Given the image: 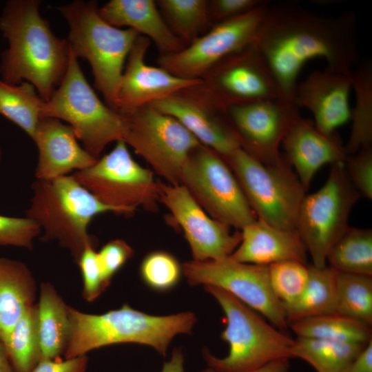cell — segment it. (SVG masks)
I'll return each mask as SVG.
<instances>
[{"mask_svg":"<svg viewBox=\"0 0 372 372\" xmlns=\"http://www.w3.org/2000/svg\"><path fill=\"white\" fill-rule=\"evenodd\" d=\"M254 44L270 70L280 98L293 102L299 74L308 61L323 59L326 70L347 75L360 62L353 12L326 17L293 3L268 6Z\"/></svg>","mask_w":372,"mask_h":372,"instance_id":"obj_1","label":"cell"},{"mask_svg":"<svg viewBox=\"0 0 372 372\" xmlns=\"http://www.w3.org/2000/svg\"><path fill=\"white\" fill-rule=\"evenodd\" d=\"M38 0H11L0 17V30L8 41L1 55L2 80L17 85L26 80L48 101L67 70L70 45L52 32L39 13Z\"/></svg>","mask_w":372,"mask_h":372,"instance_id":"obj_2","label":"cell"},{"mask_svg":"<svg viewBox=\"0 0 372 372\" xmlns=\"http://www.w3.org/2000/svg\"><path fill=\"white\" fill-rule=\"evenodd\" d=\"M70 334L65 359L119 343L148 345L165 355L174 338L191 334L196 315L184 311L168 316H153L128 304L102 314H88L68 307Z\"/></svg>","mask_w":372,"mask_h":372,"instance_id":"obj_3","label":"cell"},{"mask_svg":"<svg viewBox=\"0 0 372 372\" xmlns=\"http://www.w3.org/2000/svg\"><path fill=\"white\" fill-rule=\"evenodd\" d=\"M26 217L43 230V240H57L78 261L84 249L94 246L87 233L93 218L106 212L122 214L118 209L100 202L73 175L50 180L36 179Z\"/></svg>","mask_w":372,"mask_h":372,"instance_id":"obj_4","label":"cell"},{"mask_svg":"<svg viewBox=\"0 0 372 372\" xmlns=\"http://www.w3.org/2000/svg\"><path fill=\"white\" fill-rule=\"evenodd\" d=\"M59 10L69 25L68 41L72 52L77 59L87 60L94 87L105 103L116 110L124 64L140 34L130 28L108 24L100 17L94 1H74Z\"/></svg>","mask_w":372,"mask_h":372,"instance_id":"obj_5","label":"cell"},{"mask_svg":"<svg viewBox=\"0 0 372 372\" xmlns=\"http://www.w3.org/2000/svg\"><path fill=\"white\" fill-rule=\"evenodd\" d=\"M204 289L225 315L226 327L221 339L229 347L228 355L223 358L203 349L209 368L216 372H247L275 360L291 358L293 339L227 291L213 285H205Z\"/></svg>","mask_w":372,"mask_h":372,"instance_id":"obj_6","label":"cell"},{"mask_svg":"<svg viewBox=\"0 0 372 372\" xmlns=\"http://www.w3.org/2000/svg\"><path fill=\"white\" fill-rule=\"evenodd\" d=\"M45 117L66 121L83 148L96 159L109 143L124 141L127 130L126 116L100 100L70 48L65 74L45 103Z\"/></svg>","mask_w":372,"mask_h":372,"instance_id":"obj_7","label":"cell"},{"mask_svg":"<svg viewBox=\"0 0 372 372\" xmlns=\"http://www.w3.org/2000/svg\"><path fill=\"white\" fill-rule=\"evenodd\" d=\"M223 158L257 218L277 228L296 230L306 192L285 156L264 163L240 147Z\"/></svg>","mask_w":372,"mask_h":372,"instance_id":"obj_8","label":"cell"},{"mask_svg":"<svg viewBox=\"0 0 372 372\" xmlns=\"http://www.w3.org/2000/svg\"><path fill=\"white\" fill-rule=\"evenodd\" d=\"M72 175L100 202L123 215H132L138 207L158 211L162 183L133 159L124 141H117L94 165Z\"/></svg>","mask_w":372,"mask_h":372,"instance_id":"obj_9","label":"cell"},{"mask_svg":"<svg viewBox=\"0 0 372 372\" xmlns=\"http://www.w3.org/2000/svg\"><path fill=\"white\" fill-rule=\"evenodd\" d=\"M180 182L209 216L236 230L257 219L229 165L208 147L201 144L190 153Z\"/></svg>","mask_w":372,"mask_h":372,"instance_id":"obj_10","label":"cell"},{"mask_svg":"<svg viewBox=\"0 0 372 372\" xmlns=\"http://www.w3.org/2000/svg\"><path fill=\"white\" fill-rule=\"evenodd\" d=\"M360 196L351 183L343 162L331 165L322 187L303 198L296 230L314 266L327 265V254L349 227L350 211Z\"/></svg>","mask_w":372,"mask_h":372,"instance_id":"obj_11","label":"cell"},{"mask_svg":"<svg viewBox=\"0 0 372 372\" xmlns=\"http://www.w3.org/2000/svg\"><path fill=\"white\" fill-rule=\"evenodd\" d=\"M125 116V143L169 185H180L182 168L200 143L178 121L149 104Z\"/></svg>","mask_w":372,"mask_h":372,"instance_id":"obj_12","label":"cell"},{"mask_svg":"<svg viewBox=\"0 0 372 372\" xmlns=\"http://www.w3.org/2000/svg\"><path fill=\"white\" fill-rule=\"evenodd\" d=\"M192 286L218 287L268 319L285 332L288 328L283 304L273 293L269 267L237 262L229 256L220 260H190L182 265Z\"/></svg>","mask_w":372,"mask_h":372,"instance_id":"obj_13","label":"cell"},{"mask_svg":"<svg viewBox=\"0 0 372 372\" xmlns=\"http://www.w3.org/2000/svg\"><path fill=\"white\" fill-rule=\"evenodd\" d=\"M269 4L214 24L181 50L158 59L159 67L178 77L202 79L229 55L254 43Z\"/></svg>","mask_w":372,"mask_h":372,"instance_id":"obj_14","label":"cell"},{"mask_svg":"<svg viewBox=\"0 0 372 372\" xmlns=\"http://www.w3.org/2000/svg\"><path fill=\"white\" fill-rule=\"evenodd\" d=\"M240 148L264 163L279 161V147L293 125L301 117L293 101L267 99L227 107Z\"/></svg>","mask_w":372,"mask_h":372,"instance_id":"obj_15","label":"cell"},{"mask_svg":"<svg viewBox=\"0 0 372 372\" xmlns=\"http://www.w3.org/2000/svg\"><path fill=\"white\" fill-rule=\"evenodd\" d=\"M202 79L203 88L226 108L281 99L276 81L254 43L221 60Z\"/></svg>","mask_w":372,"mask_h":372,"instance_id":"obj_16","label":"cell"},{"mask_svg":"<svg viewBox=\"0 0 372 372\" xmlns=\"http://www.w3.org/2000/svg\"><path fill=\"white\" fill-rule=\"evenodd\" d=\"M202 83L149 105L176 118L200 144L225 157L240 148V143L227 108L218 103Z\"/></svg>","mask_w":372,"mask_h":372,"instance_id":"obj_17","label":"cell"},{"mask_svg":"<svg viewBox=\"0 0 372 372\" xmlns=\"http://www.w3.org/2000/svg\"><path fill=\"white\" fill-rule=\"evenodd\" d=\"M160 203L182 229L195 261L230 256L241 242L240 230L209 216L182 185L162 183Z\"/></svg>","mask_w":372,"mask_h":372,"instance_id":"obj_18","label":"cell"},{"mask_svg":"<svg viewBox=\"0 0 372 372\" xmlns=\"http://www.w3.org/2000/svg\"><path fill=\"white\" fill-rule=\"evenodd\" d=\"M149 45L148 38L139 35L127 56L116 104V110L122 114L203 83V79L178 77L161 67L147 65L145 56Z\"/></svg>","mask_w":372,"mask_h":372,"instance_id":"obj_19","label":"cell"},{"mask_svg":"<svg viewBox=\"0 0 372 372\" xmlns=\"http://www.w3.org/2000/svg\"><path fill=\"white\" fill-rule=\"evenodd\" d=\"M350 75L316 70L296 85L294 103L311 112L316 127L323 134L334 133L350 119Z\"/></svg>","mask_w":372,"mask_h":372,"instance_id":"obj_20","label":"cell"},{"mask_svg":"<svg viewBox=\"0 0 372 372\" xmlns=\"http://www.w3.org/2000/svg\"><path fill=\"white\" fill-rule=\"evenodd\" d=\"M282 144L285 157L294 167L305 192L322 166L343 163L348 156L336 132L323 134L313 121L302 117L289 130Z\"/></svg>","mask_w":372,"mask_h":372,"instance_id":"obj_21","label":"cell"},{"mask_svg":"<svg viewBox=\"0 0 372 372\" xmlns=\"http://www.w3.org/2000/svg\"><path fill=\"white\" fill-rule=\"evenodd\" d=\"M32 140L39 150L36 179L67 176L90 167L97 161L79 144L72 128L57 118H42Z\"/></svg>","mask_w":372,"mask_h":372,"instance_id":"obj_22","label":"cell"},{"mask_svg":"<svg viewBox=\"0 0 372 372\" xmlns=\"http://www.w3.org/2000/svg\"><path fill=\"white\" fill-rule=\"evenodd\" d=\"M240 231L241 242L229 256L237 262L265 266L285 260L307 262V251L296 230L277 228L257 218Z\"/></svg>","mask_w":372,"mask_h":372,"instance_id":"obj_23","label":"cell"},{"mask_svg":"<svg viewBox=\"0 0 372 372\" xmlns=\"http://www.w3.org/2000/svg\"><path fill=\"white\" fill-rule=\"evenodd\" d=\"M99 14L114 27H128L153 41L160 55L175 53L185 47L153 0H111L99 8Z\"/></svg>","mask_w":372,"mask_h":372,"instance_id":"obj_24","label":"cell"},{"mask_svg":"<svg viewBox=\"0 0 372 372\" xmlns=\"http://www.w3.org/2000/svg\"><path fill=\"white\" fill-rule=\"evenodd\" d=\"M35 282L22 262L0 258V340L7 339L25 311L33 305Z\"/></svg>","mask_w":372,"mask_h":372,"instance_id":"obj_25","label":"cell"},{"mask_svg":"<svg viewBox=\"0 0 372 372\" xmlns=\"http://www.w3.org/2000/svg\"><path fill=\"white\" fill-rule=\"evenodd\" d=\"M37 306L41 359H55L65 351L69 338L68 306L50 283L41 285Z\"/></svg>","mask_w":372,"mask_h":372,"instance_id":"obj_26","label":"cell"},{"mask_svg":"<svg viewBox=\"0 0 372 372\" xmlns=\"http://www.w3.org/2000/svg\"><path fill=\"white\" fill-rule=\"evenodd\" d=\"M309 278L306 287L293 302L283 304L287 322L336 313L337 271L330 266L307 265Z\"/></svg>","mask_w":372,"mask_h":372,"instance_id":"obj_27","label":"cell"},{"mask_svg":"<svg viewBox=\"0 0 372 372\" xmlns=\"http://www.w3.org/2000/svg\"><path fill=\"white\" fill-rule=\"evenodd\" d=\"M366 344L298 337L291 355L306 361L317 372H343Z\"/></svg>","mask_w":372,"mask_h":372,"instance_id":"obj_28","label":"cell"},{"mask_svg":"<svg viewBox=\"0 0 372 372\" xmlns=\"http://www.w3.org/2000/svg\"><path fill=\"white\" fill-rule=\"evenodd\" d=\"M351 88L355 92V105L351 112V130L344 145L347 156L372 145V65L359 62L351 73Z\"/></svg>","mask_w":372,"mask_h":372,"instance_id":"obj_29","label":"cell"},{"mask_svg":"<svg viewBox=\"0 0 372 372\" xmlns=\"http://www.w3.org/2000/svg\"><path fill=\"white\" fill-rule=\"evenodd\" d=\"M288 327L298 337L362 344L372 340L371 325L337 313L291 321Z\"/></svg>","mask_w":372,"mask_h":372,"instance_id":"obj_30","label":"cell"},{"mask_svg":"<svg viewBox=\"0 0 372 372\" xmlns=\"http://www.w3.org/2000/svg\"><path fill=\"white\" fill-rule=\"evenodd\" d=\"M45 103L30 83L11 85L0 79V114L32 138L42 118Z\"/></svg>","mask_w":372,"mask_h":372,"instance_id":"obj_31","label":"cell"},{"mask_svg":"<svg viewBox=\"0 0 372 372\" xmlns=\"http://www.w3.org/2000/svg\"><path fill=\"white\" fill-rule=\"evenodd\" d=\"M327 262L338 272L372 276V230L349 227L329 249Z\"/></svg>","mask_w":372,"mask_h":372,"instance_id":"obj_32","label":"cell"},{"mask_svg":"<svg viewBox=\"0 0 372 372\" xmlns=\"http://www.w3.org/2000/svg\"><path fill=\"white\" fill-rule=\"evenodd\" d=\"M14 372H30L41 360L37 306L30 307L3 342Z\"/></svg>","mask_w":372,"mask_h":372,"instance_id":"obj_33","label":"cell"},{"mask_svg":"<svg viewBox=\"0 0 372 372\" xmlns=\"http://www.w3.org/2000/svg\"><path fill=\"white\" fill-rule=\"evenodd\" d=\"M173 32L189 44L207 25L211 24L209 1L159 0L156 1Z\"/></svg>","mask_w":372,"mask_h":372,"instance_id":"obj_34","label":"cell"},{"mask_svg":"<svg viewBox=\"0 0 372 372\" xmlns=\"http://www.w3.org/2000/svg\"><path fill=\"white\" fill-rule=\"evenodd\" d=\"M336 313L372 325V276L337 271Z\"/></svg>","mask_w":372,"mask_h":372,"instance_id":"obj_35","label":"cell"},{"mask_svg":"<svg viewBox=\"0 0 372 372\" xmlns=\"http://www.w3.org/2000/svg\"><path fill=\"white\" fill-rule=\"evenodd\" d=\"M268 267L270 285L276 298L283 304L298 299L307 284V265L296 260H285Z\"/></svg>","mask_w":372,"mask_h":372,"instance_id":"obj_36","label":"cell"},{"mask_svg":"<svg viewBox=\"0 0 372 372\" xmlns=\"http://www.w3.org/2000/svg\"><path fill=\"white\" fill-rule=\"evenodd\" d=\"M140 274L149 288L157 291L172 289L179 282L182 265L169 253L156 251L148 254L142 260Z\"/></svg>","mask_w":372,"mask_h":372,"instance_id":"obj_37","label":"cell"},{"mask_svg":"<svg viewBox=\"0 0 372 372\" xmlns=\"http://www.w3.org/2000/svg\"><path fill=\"white\" fill-rule=\"evenodd\" d=\"M41 231L39 225L28 217L0 215V245L32 249L33 240Z\"/></svg>","mask_w":372,"mask_h":372,"instance_id":"obj_38","label":"cell"},{"mask_svg":"<svg viewBox=\"0 0 372 372\" xmlns=\"http://www.w3.org/2000/svg\"><path fill=\"white\" fill-rule=\"evenodd\" d=\"M347 174L361 196L372 198V145L363 147L344 161Z\"/></svg>","mask_w":372,"mask_h":372,"instance_id":"obj_39","label":"cell"},{"mask_svg":"<svg viewBox=\"0 0 372 372\" xmlns=\"http://www.w3.org/2000/svg\"><path fill=\"white\" fill-rule=\"evenodd\" d=\"M77 262L83 277V297L88 302H92L107 287L103 280L94 246H87Z\"/></svg>","mask_w":372,"mask_h":372,"instance_id":"obj_40","label":"cell"},{"mask_svg":"<svg viewBox=\"0 0 372 372\" xmlns=\"http://www.w3.org/2000/svg\"><path fill=\"white\" fill-rule=\"evenodd\" d=\"M133 254L132 247L120 239L108 242L97 252L103 280L107 287L114 275L132 257Z\"/></svg>","mask_w":372,"mask_h":372,"instance_id":"obj_41","label":"cell"},{"mask_svg":"<svg viewBox=\"0 0 372 372\" xmlns=\"http://www.w3.org/2000/svg\"><path fill=\"white\" fill-rule=\"evenodd\" d=\"M261 0H213L209 1V10L212 25L249 12L263 4Z\"/></svg>","mask_w":372,"mask_h":372,"instance_id":"obj_42","label":"cell"},{"mask_svg":"<svg viewBox=\"0 0 372 372\" xmlns=\"http://www.w3.org/2000/svg\"><path fill=\"white\" fill-rule=\"evenodd\" d=\"M87 364L85 355L65 360L41 359L30 372H85Z\"/></svg>","mask_w":372,"mask_h":372,"instance_id":"obj_43","label":"cell"},{"mask_svg":"<svg viewBox=\"0 0 372 372\" xmlns=\"http://www.w3.org/2000/svg\"><path fill=\"white\" fill-rule=\"evenodd\" d=\"M343 372H372V340Z\"/></svg>","mask_w":372,"mask_h":372,"instance_id":"obj_44","label":"cell"},{"mask_svg":"<svg viewBox=\"0 0 372 372\" xmlns=\"http://www.w3.org/2000/svg\"><path fill=\"white\" fill-rule=\"evenodd\" d=\"M161 372H184V356L181 349H173L171 358L164 363Z\"/></svg>","mask_w":372,"mask_h":372,"instance_id":"obj_45","label":"cell"},{"mask_svg":"<svg viewBox=\"0 0 372 372\" xmlns=\"http://www.w3.org/2000/svg\"><path fill=\"white\" fill-rule=\"evenodd\" d=\"M289 359H280L273 361L258 369L247 372H289ZM200 372H216L214 369L209 368Z\"/></svg>","mask_w":372,"mask_h":372,"instance_id":"obj_46","label":"cell"},{"mask_svg":"<svg viewBox=\"0 0 372 372\" xmlns=\"http://www.w3.org/2000/svg\"><path fill=\"white\" fill-rule=\"evenodd\" d=\"M0 372H14L6 352L4 346L0 340Z\"/></svg>","mask_w":372,"mask_h":372,"instance_id":"obj_47","label":"cell"},{"mask_svg":"<svg viewBox=\"0 0 372 372\" xmlns=\"http://www.w3.org/2000/svg\"><path fill=\"white\" fill-rule=\"evenodd\" d=\"M1 158H2V149H1V147L0 146V161L1 160Z\"/></svg>","mask_w":372,"mask_h":372,"instance_id":"obj_48","label":"cell"}]
</instances>
